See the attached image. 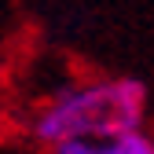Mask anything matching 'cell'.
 <instances>
[{
    "label": "cell",
    "mask_w": 154,
    "mask_h": 154,
    "mask_svg": "<svg viewBox=\"0 0 154 154\" xmlns=\"http://www.w3.org/2000/svg\"><path fill=\"white\" fill-rule=\"evenodd\" d=\"M150 95L140 77H95L55 88L33 110L29 136L41 147H55L66 140L106 136L121 128H143Z\"/></svg>",
    "instance_id": "obj_1"
},
{
    "label": "cell",
    "mask_w": 154,
    "mask_h": 154,
    "mask_svg": "<svg viewBox=\"0 0 154 154\" xmlns=\"http://www.w3.org/2000/svg\"><path fill=\"white\" fill-rule=\"evenodd\" d=\"M48 154H154V136L147 128H121L106 136H85L48 147Z\"/></svg>",
    "instance_id": "obj_2"
}]
</instances>
